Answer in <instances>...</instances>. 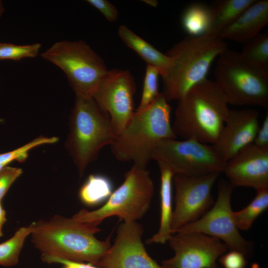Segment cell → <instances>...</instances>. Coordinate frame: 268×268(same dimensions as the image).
Listing matches in <instances>:
<instances>
[{"mask_svg":"<svg viewBox=\"0 0 268 268\" xmlns=\"http://www.w3.org/2000/svg\"><path fill=\"white\" fill-rule=\"evenodd\" d=\"M116 135L109 115L92 97L75 96L65 145L80 176Z\"/></svg>","mask_w":268,"mask_h":268,"instance_id":"cell-5","label":"cell"},{"mask_svg":"<svg viewBox=\"0 0 268 268\" xmlns=\"http://www.w3.org/2000/svg\"><path fill=\"white\" fill-rule=\"evenodd\" d=\"M171 107L163 93L145 108L134 112L110 145L115 158L146 169L160 141L177 138L171 122Z\"/></svg>","mask_w":268,"mask_h":268,"instance_id":"cell-3","label":"cell"},{"mask_svg":"<svg viewBox=\"0 0 268 268\" xmlns=\"http://www.w3.org/2000/svg\"><path fill=\"white\" fill-rule=\"evenodd\" d=\"M256 0H219L210 8L208 27L205 35L219 37Z\"/></svg>","mask_w":268,"mask_h":268,"instance_id":"cell-20","label":"cell"},{"mask_svg":"<svg viewBox=\"0 0 268 268\" xmlns=\"http://www.w3.org/2000/svg\"><path fill=\"white\" fill-rule=\"evenodd\" d=\"M242 56L252 64L268 71V32L260 33L244 44Z\"/></svg>","mask_w":268,"mask_h":268,"instance_id":"cell-25","label":"cell"},{"mask_svg":"<svg viewBox=\"0 0 268 268\" xmlns=\"http://www.w3.org/2000/svg\"><path fill=\"white\" fill-rule=\"evenodd\" d=\"M234 188L228 181L220 180L216 200L210 209L199 219L183 226L175 233H203L219 239L230 251L240 252L245 256L250 255L253 244L241 236L233 218L231 198Z\"/></svg>","mask_w":268,"mask_h":268,"instance_id":"cell-10","label":"cell"},{"mask_svg":"<svg viewBox=\"0 0 268 268\" xmlns=\"http://www.w3.org/2000/svg\"><path fill=\"white\" fill-rule=\"evenodd\" d=\"M64 266H65L63 268H77L76 267L69 264H65Z\"/></svg>","mask_w":268,"mask_h":268,"instance_id":"cell-36","label":"cell"},{"mask_svg":"<svg viewBox=\"0 0 268 268\" xmlns=\"http://www.w3.org/2000/svg\"><path fill=\"white\" fill-rule=\"evenodd\" d=\"M154 191L149 171L133 165L125 174L123 183L102 206L93 211L82 209L72 217L80 222L99 224L112 216L125 222L137 221L149 209Z\"/></svg>","mask_w":268,"mask_h":268,"instance_id":"cell-7","label":"cell"},{"mask_svg":"<svg viewBox=\"0 0 268 268\" xmlns=\"http://www.w3.org/2000/svg\"><path fill=\"white\" fill-rule=\"evenodd\" d=\"M268 207V188L256 190V195L242 209L233 211V218L239 230H248L256 218Z\"/></svg>","mask_w":268,"mask_h":268,"instance_id":"cell-23","label":"cell"},{"mask_svg":"<svg viewBox=\"0 0 268 268\" xmlns=\"http://www.w3.org/2000/svg\"><path fill=\"white\" fill-rule=\"evenodd\" d=\"M227 48L218 36H188L173 46L166 54L171 65L162 77V92L168 102L179 100L193 86L206 78L214 59Z\"/></svg>","mask_w":268,"mask_h":268,"instance_id":"cell-4","label":"cell"},{"mask_svg":"<svg viewBox=\"0 0 268 268\" xmlns=\"http://www.w3.org/2000/svg\"><path fill=\"white\" fill-rule=\"evenodd\" d=\"M168 242L175 255L162 268H217V259L228 250L219 239L198 232H176Z\"/></svg>","mask_w":268,"mask_h":268,"instance_id":"cell-13","label":"cell"},{"mask_svg":"<svg viewBox=\"0 0 268 268\" xmlns=\"http://www.w3.org/2000/svg\"><path fill=\"white\" fill-rule=\"evenodd\" d=\"M21 168L5 166L0 170V201L13 182L21 175Z\"/></svg>","mask_w":268,"mask_h":268,"instance_id":"cell-29","label":"cell"},{"mask_svg":"<svg viewBox=\"0 0 268 268\" xmlns=\"http://www.w3.org/2000/svg\"><path fill=\"white\" fill-rule=\"evenodd\" d=\"M41 47L39 43L25 45L0 43V60L18 61L24 58H34L38 56Z\"/></svg>","mask_w":268,"mask_h":268,"instance_id":"cell-26","label":"cell"},{"mask_svg":"<svg viewBox=\"0 0 268 268\" xmlns=\"http://www.w3.org/2000/svg\"><path fill=\"white\" fill-rule=\"evenodd\" d=\"M135 90V81L130 72L115 68L108 69L92 96L109 115L116 134L123 130L134 113Z\"/></svg>","mask_w":268,"mask_h":268,"instance_id":"cell-12","label":"cell"},{"mask_svg":"<svg viewBox=\"0 0 268 268\" xmlns=\"http://www.w3.org/2000/svg\"><path fill=\"white\" fill-rule=\"evenodd\" d=\"M8 164V163H2V164H0V170L3 168L4 167H5V166L7 165Z\"/></svg>","mask_w":268,"mask_h":268,"instance_id":"cell-37","label":"cell"},{"mask_svg":"<svg viewBox=\"0 0 268 268\" xmlns=\"http://www.w3.org/2000/svg\"><path fill=\"white\" fill-rule=\"evenodd\" d=\"M253 143L262 148H268V114L265 116L262 125L260 126Z\"/></svg>","mask_w":268,"mask_h":268,"instance_id":"cell-32","label":"cell"},{"mask_svg":"<svg viewBox=\"0 0 268 268\" xmlns=\"http://www.w3.org/2000/svg\"><path fill=\"white\" fill-rule=\"evenodd\" d=\"M58 137L55 136L38 137L17 149L0 154V164L4 163L9 164L13 160L24 161L27 157L28 151L31 149L43 144L55 143L58 141Z\"/></svg>","mask_w":268,"mask_h":268,"instance_id":"cell-28","label":"cell"},{"mask_svg":"<svg viewBox=\"0 0 268 268\" xmlns=\"http://www.w3.org/2000/svg\"><path fill=\"white\" fill-rule=\"evenodd\" d=\"M160 72L155 67L147 65L143 87L139 106L136 111H140L150 104L158 96V76Z\"/></svg>","mask_w":268,"mask_h":268,"instance_id":"cell-27","label":"cell"},{"mask_svg":"<svg viewBox=\"0 0 268 268\" xmlns=\"http://www.w3.org/2000/svg\"><path fill=\"white\" fill-rule=\"evenodd\" d=\"M31 240L41 255L98 266L111 246L110 235L104 241L95 236L99 224L82 222L56 215L31 224Z\"/></svg>","mask_w":268,"mask_h":268,"instance_id":"cell-1","label":"cell"},{"mask_svg":"<svg viewBox=\"0 0 268 268\" xmlns=\"http://www.w3.org/2000/svg\"><path fill=\"white\" fill-rule=\"evenodd\" d=\"M210 19V8L201 3H194L184 11L181 23L189 36L204 35L207 30Z\"/></svg>","mask_w":268,"mask_h":268,"instance_id":"cell-22","label":"cell"},{"mask_svg":"<svg viewBox=\"0 0 268 268\" xmlns=\"http://www.w3.org/2000/svg\"><path fill=\"white\" fill-rule=\"evenodd\" d=\"M228 105L214 81H201L177 101L172 124L175 135L212 145L228 117Z\"/></svg>","mask_w":268,"mask_h":268,"instance_id":"cell-2","label":"cell"},{"mask_svg":"<svg viewBox=\"0 0 268 268\" xmlns=\"http://www.w3.org/2000/svg\"><path fill=\"white\" fill-rule=\"evenodd\" d=\"M6 221V212L2 206L1 201H0V237L3 235L2 227Z\"/></svg>","mask_w":268,"mask_h":268,"instance_id":"cell-33","label":"cell"},{"mask_svg":"<svg viewBox=\"0 0 268 268\" xmlns=\"http://www.w3.org/2000/svg\"><path fill=\"white\" fill-rule=\"evenodd\" d=\"M32 231L31 225L20 227L10 238L0 244V266L11 267L18 264L24 241Z\"/></svg>","mask_w":268,"mask_h":268,"instance_id":"cell-24","label":"cell"},{"mask_svg":"<svg viewBox=\"0 0 268 268\" xmlns=\"http://www.w3.org/2000/svg\"><path fill=\"white\" fill-rule=\"evenodd\" d=\"M143 228L137 221L118 227L114 244L104 255L100 268H162L147 253L142 241Z\"/></svg>","mask_w":268,"mask_h":268,"instance_id":"cell-14","label":"cell"},{"mask_svg":"<svg viewBox=\"0 0 268 268\" xmlns=\"http://www.w3.org/2000/svg\"><path fill=\"white\" fill-rule=\"evenodd\" d=\"M118 34L123 42L135 51L147 65L157 68L161 77L165 75L171 65V58L158 51L126 26L119 27Z\"/></svg>","mask_w":268,"mask_h":268,"instance_id":"cell-19","label":"cell"},{"mask_svg":"<svg viewBox=\"0 0 268 268\" xmlns=\"http://www.w3.org/2000/svg\"><path fill=\"white\" fill-rule=\"evenodd\" d=\"M268 23V0H256L219 37L223 40L245 44L259 34Z\"/></svg>","mask_w":268,"mask_h":268,"instance_id":"cell-17","label":"cell"},{"mask_svg":"<svg viewBox=\"0 0 268 268\" xmlns=\"http://www.w3.org/2000/svg\"><path fill=\"white\" fill-rule=\"evenodd\" d=\"M145 2L151 5L152 6H156L157 5L158 2L156 0H145Z\"/></svg>","mask_w":268,"mask_h":268,"instance_id":"cell-34","label":"cell"},{"mask_svg":"<svg viewBox=\"0 0 268 268\" xmlns=\"http://www.w3.org/2000/svg\"><path fill=\"white\" fill-rule=\"evenodd\" d=\"M220 174L174 176L175 208L171 223L173 234L183 226L199 219L212 206L214 201L211 190Z\"/></svg>","mask_w":268,"mask_h":268,"instance_id":"cell-11","label":"cell"},{"mask_svg":"<svg viewBox=\"0 0 268 268\" xmlns=\"http://www.w3.org/2000/svg\"><path fill=\"white\" fill-rule=\"evenodd\" d=\"M152 159L168 168L174 176L221 174L226 163L212 145L191 138H168L159 141L151 153Z\"/></svg>","mask_w":268,"mask_h":268,"instance_id":"cell-9","label":"cell"},{"mask_svg":"<svg viewBox=\"0 0 268 268\" xmlns=\"http://www.w3.org/2000/svg\"><path fill=\"white\" fill-rule=\"evenodd\" d=\"M4 10L5 9H4L2 2L1 0H0V18L3 15L4 12Z\"/></svg>","mask_w":268,"mask_h":268,"instance_id":"cell-35","label":"cell"},{"mask_svg":"<svg viewBox=\"0 0 268 268\" xmlns=\"http://www.w3.org/2000/svg\"><path fill=\"white\" fill-rule=\"evenodd\" d=\"M160 172V220L158 232L146 243L164 244L173 234L171 223L173 213L172 186L174 174L166 167L158 164Z\"/></svg>","mask_w":268,"mask_h":268,"instance_id":"cell-18","label":"cell"},{"mask_svg":"<svg viewBox=\"0 0 268 268\" xmlns=\"http://www.w3.org/2000/svg\"><path fill=\"white\" fill-rule=\"evenodd\" d=\"M41 57L64 72L75 96L92 97L108 70L102 59L82 40L56 42Z\"/></svg>","mask_w":268,"mask_h":268,"instance_id":"cell-8","label":"cell"},{"mask_svg":"<svg viewBox=\"0 0 268 268\" xmlns=\"http://www.w3.org/2000/svg\"><path fill=\"white\" fill-rule=\"evenodd\" d=\"M113 193L111 181L101 174H91L79 189L81 202L88 206H95L106 202Z\"/></svg>","mask_w":268,"mask_h":268,"instance_id":"cell-21","label":"cell"},{"mask_svg":"<svg viewBox=\"0 0 268 268\" xmlns=\"http://www.w3.org/2000/svg\"><path fill=\"white\" fill-rule=\"evenodd\" d=\"M86 1L98 9L110 22L115 21L118 17L117 9L107 0H87Z\"/></svg>","mask_w":268,"mask_h":268,"instance_id":"cell-31","label":"cell"},{"mask_svg":"<svg viewBox=\"0 0 268 268\" xmlns=\"http://www.w3.org/2000/svg\"><path fill=\"white\" fill-rule=\"evenodd\" d=\"M245 256L237 251H230L220 257L219 261L224 268H245Z\"/></svg>","mask_w":268,"mask_h":268,"instance_id":"cell-30","label":"cell"},{"mask_svg":"<svg viewBox=\"0 0 268 268\" xmlns=\"http://www.w3.org/2000/svg\"><path fill=\"white\" fill-rule=\"evenodd\" d=\"M223 172L234 188H268V148L249 144L226 162Z\"/></svg>","mask_w":268,"mask_h":268,"instance_id":"cell-15","label":"cell"},{"mask_svg":"<svg viewBox=\"0 0 268 268\" xmlns=\"http://www.w3.org/2000/svg\"><path fill=\"white\" fill-rule=\"evenodd\" d=\"M214 81L228 104L268 108V71L227 49L219 56Z\"/></svg>","mask_w":268,"mask_h":268,"instance_id":"cell-6","label":"cell"},{"mask_svg":"<svg viewBox=\"0 0 268 268\" xmlns=\"http://www.w3.org/2000/svg\"><path fill=\"white\" fill-rule=\"evenodd\" d=\"M259 118V113L255 109L230 110L220 134L211 145L225 162L253 143L260 126Z\"/></svg>","mask_w":268,"mask_h":268,"instance_id":"cell-16","label":"cell"}]
</instances>
